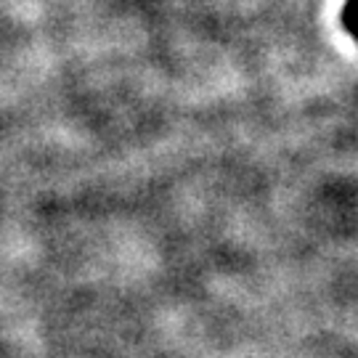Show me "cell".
Returning a JSON list of instances; mask_svg holds the SVG:
<instances>
[{"label": "cell", "mask_w": 358, "mask_h": 358, "mask_svg": "<svg viewBox=\"0 0 358 358\" xmlns=\"http://www.w3.org/2000/svg\"><path fill=\"white\" fill-rule=\"evenodd\" d=\"M343 22H345L348 32L358 40V0H348L345 11H343Z\"/></svg>", "instance_id": "cell-1"}]
</instances>
